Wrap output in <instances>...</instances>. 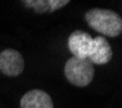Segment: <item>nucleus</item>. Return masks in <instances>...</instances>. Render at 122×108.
<instances>
[{
    "mask_svg": "<svg viewBox=\"0 0 122 108\" xmlns=\"http://www.w3.org/2000/svg\"><path fill=\"white\" fill-rule=\"evenodd\" d=\"M85 21L100 35L117 37L122 32V18L118 13L109 9L93 8L85 13Z\"/></svg>",
    "mask_w": 122,
    "mask_h": 108,
    "instance_id": "nucleus-1",
    "label": "nucleus"
},
{
    "mask_svg": "<svg viewBox=\"0 0 122 108\" xmlns=\"http://www.w3.org/2000/svg\"><path fill=\"white\" fill-rule=\"evenodd\" d=\"M95 75L94 64L89 59L71 57L64 64V76L77 87L87 86L93 81Z\"/></svg>",
    "mask_w": 122,
    "mask_h": 108,
    "instance_id": "nucleus-2",
    "label": "nucleus"
},
{
    "mask_svg": "<svg viewBox=\"0 0 122 108\" xmlns=\"http://www.w3.org/2000/svg\"><path fill=\"white\" fill-rule=\"evenodd\" d=\"M94 37L90 34L81 30H76L68 37V49L72 53V57L89 59L93 51Z\"/></svg>",
    "mask_w": 122,
    "mask_h": 108,
    "instance_id": "nucleus-3",
    "label": "nucleus"
},
{
    "mask_svg": "<svg viewBox=\"0 0 122 108\" xmlns=\"http://www.w3.org/2000/svg\"><path fill=\"white\" fill-rule=\"evenodd\" d=\"M25 70V59L15 49H5L0 53V71L9 77H17Z\"/></svg>",
    "mask_w": 122,
    "mask_h": 108,
    "instance_id": "nucleus-4",
    "label": "nucleus"
},
{
    "mask_svg": "<svg viewBox=\"0 0 122 108\" xmlns=\"http://www.w3.org/2000/svg\"><path fill=\"white\" fill-rule=\"evenodd\" d=\"M21 108H54L53 99L46 91L40 89L30 90L22 97Z\"/></svg>",
    "mask_w": 122,
    "mask_h": 108,
    "instance_id": "nucleus-5",
    "label": "nucleus"
},
{
    "mask_svg": "<svg viewBox=\"0 0 122 108\" xmlns=\"http://www.w3.org/2000/svg\"><path fill=\"white\" fill-rule=\"evenodd\" d=\"M113 57L111 44L104 36H97L94 37L93 51H91L89 61L93 64H107Z\"/></svg>",
    "mask_w": 122,
    "mask_h": 108,
    "instance_id": "nucleus-6",
    "label": "nucleus"
},
{
    "mask_svg": "<svg viewBox=\"0 0 122 108\" xmlns=\"http://www.w3.org/2000/svg\"><path fill=\"white\" fill-rule=\"evenodd\" d=\"M22 4L27 8L34 9L39 14H44V13H51L58 9L63 8L67 4H70L68 0H25Z\"/></svg>",
    "mask_w": 122,
    "mask_h": 108,
    "instance_id": "nucleus-7",
    "label": "nucleus"
}]
</instances>
